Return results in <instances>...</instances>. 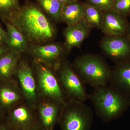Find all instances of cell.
<instances>
[{
    "label": "cell",
    "mask_w": 130,
    "mask_h": 130,
    "mask_svg": "<svg viewBox=\"0 0 130 130\" xmlns=\"http://www.w3.org/2000/svg\"><path fill=\"white\" fill-rule=\"evenodd\" d=\"M25 37L28 41L40 44L52 40L55 35L53 26L37 7L28 4L19 8L8 19Z\"/></svg>",
    "instance_id": "1"
},
{
    "label": "cell",
    "mask_w": 130,
    "mask_h": 130,
    "mask_svg": "<svg viewBox=\"0 0 130 130\" xmlns=\"http://www.w3.org/2000/svg\"><path fill=\"white\" fill-rule=\"evenodd\" d=\"M89 99L96 115L106 123L118 118L130 106V97L109 84L94 89Z\"/></svg>",
    "instance_id": "2"
},
{
    "label": "cell",
    "mask_w": 130,
    "mask_h": 130,
    "mask_svg": "<svg viewBox=\"0 0 130 130\" xmlns=\"http://www.w3.org/2000/svg\"><path fill=\"white\" fill-rule=\"evenodd\" d=\"M72 67L84 83L94 89L109 84L112 70L99 56L83 55L75 60Z\"/></svg>",
    "instance_id": "3"
},
{
    "label": "cell",
    "mask_w": 130,
    "mask_h": 130,
    "mask_svg": "<svg viewBox=\"0 0 130 130\" xmlns=\"http://www.w3.org/2000/svg\"><path fill=\"white\" fill-rule=\"evenodd\" d=\"M93 117V110L84 102L67 101L58 123L61 130H91Z\"/></svg>",
    "instance_id": "4"
},
{
    "label": "cell",
    "mask_w": 130,
    "mask_h": 130,
    "mask_svg": "<svg viewBox=\"0 0 130 130\" xmlns=\"http://www.w3.org/2000/svg\"><path fill=\"white\" fill-rule=\"evenodd\" d=\"M33 65L40 99L64 105L67 101L54 70L35 60Z\"/></svg>",
    "instance_id": "5"
},
{
    "label": "cell",
    "mask_w": 130,
    "mask_h": 130,
    "mask_svg": "<svg viewBox=\"0 0 130 130\" xmlns=\"http://www.w3.org/2000/svg\"><path fill=\"white\" fill-rule=\"evenodd\" d=\"M56 74L67 101L85 102L89 99L85 83L67 61L62 63Z\"/></svg>",
    "instance_id": "6"
},
{
    "label": "cell",
    "mask_w": 130,
    "mask_h": 130,
    "mask_svg": "<svg viewBox=\"0 0 130 130\" xmlns=\"http://www.w3.org/2000/svg\"><path fill=\"white\" fill-rule=\"evenodd\" d=\"M14 76L25 101L36 109L40 99L33 69L26 61L20 60Z\"/></svg>",
    "instance_id": "7"
},
{
    "label": "cell",
    "mask_w": 130,
    "mask_h": 130,
    "mask_svg": "<svg viewBox=\"0 0 130 130\" xmlns=\"http://www.w3.org/2000/svg\"><path fill=\"white\" fill-rule=\"evenodd\" d=\"M5 120L13 130L37 126L36 109L25 101L11 109L6 115Z\"/></svg>",
    "instance_id": "8"
},
{
    "label": "cell",
    "mask_w": 130,
    "mask_h": 130,
    "mask_svg": "<svg viewBox=\"0 0 130 130\" xmlns=\"http://www.w3.org/2000/svg\"><path fill=\"white\" fill-rule=\"evenodd\" d=\"M63 105L51 100L40 99L36 109L38 127L41 130H53L59 121Z\"/></svg>",
    "instance_id": "9"
},
{
    "label": "cell",
    "mask_w": 130,
    "mask_h": 130,
    "mask_svg": "<svg viewBox=\"0 0 130 130\" xmlns=\"http://www.w3.org/2000/svg\"><path fill=\"white\" fill-rule=\"evenodd\" d=\"M30 52L35 60L56 71L64 61L63 50L59 44L32 45Z\"/></svg>",
    "instance_id": "10"
},
{
    "label": "cell",
    "mask_w": 130,
    "mask_h": 130,
    "mask_svg": "<svg viewBox=\"0 0 130 130\" xmlns=\"http://www.w3.org/2000/svg\"><path fill=\"white\" fill-rule=\"evenodd\" d=\"M25 101L18 84L13 77L6 81H0V109L5 115Z\"/></svg>",
    "instance_id": "11"
},
{
    "label": "cell",
    "mask_w": 130,
    "mask_h": 130,
    "mask_svg": "<svg viewBox=\"0 0 130 130\" xmlns=\"http://www.w3.org/2000/svg\"><path fill=\"white\" fill-rule=\"evenodd\" d=\"M101 44L107 56L119 63L125 61L130 56V44L123 36H107Z\"/></svg>",
    "instance_id": "12"
},
{
    "label": "cell",
    "mask_w": 130,
    "mask_h": 130,
    "mask_svg": "<svg viewBox=\"0 0 130 130\" xmlns=\"http://www.w3.org/2000/svg\"><path fill=\"white\" fill-rule=\"evenodd\" d=\"M109 84L123 94L130 97V61L119 63L112 70Z\"/></svg>",
    "instance_id": "13"
},
{
    "label": "cell",
    "mask_w": 130,
    "mask_h": 130,
    "mask_svg": "<svg viewBox=\"0 0 130 130\" xmlns=\"http://www.w3.org/2000/svg\"><path fill=\"white\" fill-rule=\"evenodd\" d=\"M123 16L113 9L103 12L101 28L107 36H123L127 31L126 23Z\"/></svg>",
    "instance_id": "14"
},
{
    "label": "cell",
    "mask_w": 130,
    "mask_h": 130,
    "mask_svg": "<svg viewBox=\"0 0 130 130\" xmlns=\"http://www.w3.org/2000/svg\"><path fill=\"white\" fill-rule=\"evenodd\" d=\"M89 28L84 19L76 24L68 26L64 32L65 46L69 50L80 46L88 36Z\"/></svg>",
    "instance_id": "15"
},
{
    "label": "cell",
    "mask_w": 130,
    "mask_h": 130,
    "mask_svg": "<svg viewBox=\"0 0 130 130\" xmlns=\"http://www.w3.org/2000/svg\"><path fill=\"white\" fill-rule=\"evenodd\" d=\"M85 14L84 4L79 1L63 4L61 20L68 26L73 25L84 19Z\"/></svg>",
    "instance_id": "16"
},
{
    "label": "cell",
    "mask_w": 130,
    "mask_h": 130,
    "mask_svg": "<svg viewBox=\"0 0 130 130\" xmlns=\"http://www.w3.org/2000/svg\"><path fill=\"white\" fill-rule=\"evenodd\" d=\"M20 58V53L10 50L0 57V81L13 77Z\"/></svg>",
    "instance_id": "17"
},
{
    "label": "cell",
    "mask_w": 130,
    "mask_h": 130,
    "mask_svg": "<svg viewBox=\"0 0 130 130\" xmlns=\"http://www.w3.org/2000/svg\"><path fill=\"white\" fill-rule=\"evenodd\" d=\"M3 21L6 27L8 36V42L7 45L9 50L20 54L25 51L28 42L25 37L9 22Z\"/></svg>",
    "instance_id": "18"
},
{
    "label": "cell",
    "mask_w": 130,
    "mask_h": 130,
    "mask_svg": "<svg viewBox=\"0 0 130 130\" xmlns=\"http://www.w3.org/2000/svg\"><path fill=\"white\" fill-rule=\"evenodd\" d=\"M84 20L89 28H101L103 19V12L85 2Z\"/></svg>",
    "instance_id": "19"
},
{
    "label": "cell",
    "mask_w": 130,
    "mask_h": 130,
    "mask_svg": "<svg viewBox=\"0 0 130 130\" xmlns=\"http://www.w3.org/2000/svg\"><path fill=\"white\" fill-rule=\"evenodd\" d=\"M48 14L56 21L61 20L63 3L58 0H37Z\"/></svg>",
    "instance_id": "20"
},
{
    "label": "cell",
    "mask_w": 130,
    "mask_h": 130,
    "mask_svg": "<svg viewBox=\"0 0 130 130\" xmlns=\"http://www.w3.org/2000/svg\"><path fill=\"white\" fill-rule=\"evenodd\" d=\"M20 7L16 0H0V18L2 21L7 20Z\"/></svg>",
    "instance_id": "21"
},
{
    "label": "cell",
    "mask_w": 130,
    "mask_h": 130,
    "mask_svg": "<svg viewBox=\"0 0 130 130\" xmlns=\"http://www.w3.org/2000/svg\"><path fill=\"white\" fill-rule=\"evenodd\" d=\"M115 1V0H86V2L105 12L112 9Z\"/></svg>",
    "instance_id": "22"
},
{
    "label": "cell",
    "mask_w": 130,
    "mask_h": 130,
    "mask_svg": "<svg viewBox=\"0 0 130 130\" xmlns=\"http://www.w3.org/2000/svg\"><path fill=\"white\" fill-rule=\"evenodd\" d=\"M112 9L121 16L130 14V0H115Z\"/></svg>",
    "instance_id": "23"
},
{
    "label": "cell",
    "mask_w": 130,
    "mask_h": 130,
    "mask_svg": "<svg viewBox=\"0 0 130 130\" xmlns=\"http://www.w3.org/2000/svg\"><path fill=\"white\" fill-rule=\"evenodd\" d=\"M8 36L7 31L3 28L0 24V45H7Z\"/></svg>",
    "instance_id": "24"
},
{
    "label": "cell",
    "mask_w": 130,
    "mask_h": 130,
    "mask_svg": "<svg viewBox=\"0 0 130 130\" xmlns=\"http://www.w3.org/2000/svg\"><path fill=\"white\" fill-rule=\"evenodd\" d=\"M9 50L7 45H0V57L9 51Z\"/></svg>",
    "instance_id": "25"
},
{
    "label": "cell",
    "mask_w": 130,
    "mask_h": 130,
    "mask_svg": "<svg viewBox=\"0 0 130 130\" xmlns=\"http://www.w3.org/2000/svg\"><path fill=\"white\" fill-rule=\"evenodd\" d=\"M0 130H13L8 125L5 120L0 122Z\"/></svg>",
    "instance_id": "26"
},
{
    "label": "cell",
    "mask_w": 130,
    "mask_h": 130,
    "mask_svg": "<svg viewBox=\"0 0 130 130\" xmlns=\"http://www.w3.org/2000/svg\"><path fill=\"white\" fill-rule=\"evenodd\" d=\"M6 115L3 113L1 109H0V122L3 121L5 120Z\"/></svg>",
    "instance_id": "27"
},
{
    "label": "cell",
    "mask_w": 130,
    "mask_h": 130,
    "mask_svg": "<svg viewBox=\"0 0 130 130\" xmlns=\"http://www.w3.org/2000/svg\"><path fill=\"white\" fill-rule=\"evenodd\" d=\"M60 2L62 3L63 4L67 3H68L72 2L74 1H78V0H58Z\"/></svg>",
    "instance_id": "28"
},
{
    "label": "cell",
    "mask_w": 130,
    "mask_h": 130,
    "mask_svg": "<svg viewBox=\"0 0 130 130\" xmlns=\"http://www.w3.org/2000/svg\"><path fill=\"white\" fill-rule=\"evenodd\" d=\"M18 130H41L40 128L38 127V126H35V127H32L27 128V129H24Z\"/></svg>",
    "instance_id": "29"
},
{
    "label": "cell",
    "mask_w": 130,
    "mask_h": 130,
    "mask_svg": "<svg viewBox=\"0 0 130 130\" xmlns=\"http://www.w3.org/2000/svg\"><path fill=\"white\" fill-rule=\"evenodd\" d=\"M129 38L130 39V27L129 29Z\"/></svg>",
    "instance_id": "30"
},
{
    "label": "cell",
    "mask_w": 130,
    "mask_h": 130,
    "mask_svg": "<svg viewBox=\"0 0 130 130\" xmlns=\"http://www.w3.org/2000/svg\"><path fill=\"white\" fill-rule=\"evenodd\" d=\"M16 1H17L18 2V0H16Z\"/></svg>",
    "instance_id": "31"
},
{
    "label": "cell",
    "mask_w": 130,
    "mask_h": 130,
    "mask_svg": "<svg viewBox=\"0 0 130 130\" xmlns=\"http://www.w3.org/2000/svg\"><path fill=\"white\" fill-rule=\"evenodd\" d=\"M78 1H79V0H78Z\"/></svg>",
    "instance_id": "32"
}]
</instances>
